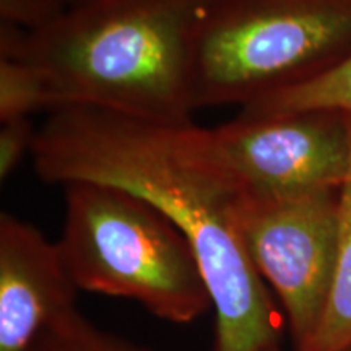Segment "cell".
Segmentation results:
<instances>
[{
  "label": "cell",
  "mask_w": 351,
  "mask_h": 351,
  "mask_svg": "<svg viewBox=\"0 0 351 351\" xmlns=\"http://www.w3.org/2000/svg\"><path fill=\"white\" fill-rule=\"evenodd\" d=\"M39 111H54L43 73L25 59L0 60V122L29 119Z\"/></svg>",
  "instance_id": "11"
},
{
  "label": "cell",
  "mask_w": 351,
  "mask_h": 351,
  "mask_svg": "<svg viewBox=\"0 0 351 351\" xmlns=\"http://www.w3.org/2000/svg\"><path fill=\"white\" fill-rule=\"evenodd\" d=\"M67 8L64 0H0V21L36 33L54 23Z\"/></svg>",
  "instance_id": "12"
},
{
  "label": "cell",
  "mask_w": 351,
  "mask_h": 351,
  "mask_svg": "<svg viewBox=\"0 0 351 351\" xmlns=\"http://www.w3.org/2000/svg\"><path fill=\"white\" fill-rule=\"evenodd\" d=\"M77 285L59 244L23 219L0 217V351H26L52 320L75 309Z\"/></svg>",
  "instance_id": "7"
},
{
  "label": "cell",
  "mask_w": 351,
  "mask_h": 351,
  "mask_svg": "<svg viewBox=\"0 0 351 351\" xmlns=\"http://www.w3.org/2000/svg\"><path fill=\"white\" fill-rule=\"evenodd\" d=\"M223 156L251 195L278 199L340 189L350 168L346 114H241L212 129Z\"/></svg>",
  "instance_id": "6"
},
{
  "label": "cell",
  "mask_w": 351,
  "mask_h": 351,
  "mask_svg": "<svg viewBox=\"0 0 351 351\" xmlns=\"http://www.w3.org/2000/svg\"><path fill=\"white\" fill-rule=\"evenodd\" d=\"M38 129L29 119L2 122L0 129V181L15 173L26 155H32Z\"/></svg>",
  "instance_id": "13"
},
{
  "label": "cell",
  "mask_w": 351,
  "mask_h": 351,
  "mask_svg": "<svg viewBox=\"0 0 351 351\" xmlns=\"http://www.w3.org/2000/svg\"><path fill=\"white\" fill-rule=\"evenodd\" d=\"M29 156L44 182L124 189L184 232L212 298L213 351H263L282 343L278 311L239 231L245 189L212 129L62 108L47 114Z\"/></svg>",
  "instance_id": "1"
},
{
  "label": "cell",
  "mask_w": 351,
  "mask_h": 351,
  "mask_svg": "<svg viewBox=\"0 0 351 351\" xmlns=\"http://www.w3.org/2000/svg\"><path fill=\"white\" fill-rule=\"evenodd\" d=\"M263 351H283V348H282V343H276V345L269 346V348H265Z\"/></svg>",
  "instance_id": "14"
},
{
  "label": "cell",
  "mask_w": 351,
  "mask_h": 351,
  "mask_svg": "<svg viewBox=\"0 0 351 351\" xmlns=\"http://www.w3.org/2000/svg\"><path fill=\"white\" fill-rule=\"evenodd\" d=\"M341 351H351V346H348V348H345V350H341Z\"/></svg>",
  "instance_id": "16"
},
{
  "label": "cell",
  "mask_w": 351,
  "mask_h": 351,
  "mask_svg": "<svg viewBox=\"0 0 351 351\" xmlns=\"http://www.w3.org/2000/svg\"><path fill=\"white\" fill-rule=\"evenodd\" d=\"M350 54L351 0H219L200 34L197 109H243Z\"/></svg>",
  "instance_id": "4"
},
{
  "label": "cell",
  "mask_w": 351,
  "mask_h": 351,
  "mask_svg": "<svg viewBox=\"0 0 351 351\" xmlns=\"http://www.w3.org/2000/svg\"><path fill=\"white\" fill-rule=\"evenodd\" d=\"M64 2H67L69 5H72V3H77V2H80V0H64Z\"/></svg>",
  "instance_id": "15"
},
{
  "label": "cell",
  "mask_w": 351,
  "mask_h": 351,
  "mask_svg": "<svg viewBox=\"0 0 351 351\" xmlns=\"http://www.w3.org/2000/svg\"><path fill=\"white\" fill-rule=\"evenodd\" d=\"M348 116V114H346ZM351 137V116H348ZM351 346V155L340 187V232L335 274L313 339L301 351H341Z\"/></svg>",
  "instance_id": "8"
},
{
  "label": "cell",
  "mask_w": 351,
  "mask_h": 351,
  "mask_svg": "<svg viewBox=\"0 0 351 351\" xmlns=\"http://www.w3.org/2000/svg\"><path fill=\"white\" fill-rule=\"evenodd\" d=\"M26 351H153L148 346L104 330L78 309L52 320Z\"/></svg>",
  "instance_id": "10"
},
{
  "label": "cell",
  "mask_w": 351,
  "mask_h": 351,
  "mask_svg": "<svg viewBox=\"0 0 351 351\" xmlns=\"http://www.w3.org/2000/svg\"><path fill=\"white\" fill-rule=\"evenodd\" d=\"M301 111H337L351 116V54L322 75L241 109L245 116H276Z\"/></svg>",
  "instance_id": "9"
},
{
  "label": "cell",
  "mask_w": 351,
  "mask_h": 351,
  "mask_svg": "<svg viewBox=\"0 0 351 351\" xmlns=\"http://www.w3.org/2000/svg\"><path fill=\"white\" fill-rule=\"evenodd\" d=\"M238 225L252 265L282 302L295 351H301L313 339L332 288L340 189L278 199L245 191Z\"/></svg>",
  "instance_id": "5"
},
{
  "label": "cell",
  "mask_w": 351,
  "mask_h": 351,
  "mask_svg": "<svg viewBox=\"0 0 351 351\" xmlns=\"http://www.w3.org/2000/svg\"><path fill=\"white\" fill-rule=\"evenodd\" d=\"M57 244L78 291L137 301L173 324H192L213 309L184 232L160 208L124 189L65 186Z\"/></svg>",
  "instance_id": "3"
},
{
  "label": "cell",
  "mask_w": 351,
  "mask_h": 351,
  "mask_svg": "<svg viewBox=\"0 0 351 351\" xmlns=\"http://www.w3.org/2000/svg\"><path fill=\"white\" fill-rule=\"evenodd\" d=\"M219 0H80L29 33L32 62L62 108L187 124L202 29Z\"/></svg>",
  "instance_id": "2"
}]
</instances>
